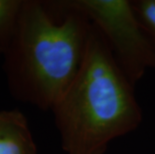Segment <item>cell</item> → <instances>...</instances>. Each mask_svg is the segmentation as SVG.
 Segmentation results:
<instances>
[{"label":"cell","mask_w":155,"mask_h":154,"mask_svg":"<svg viewBox=\"0 0 155 154\" xmlns=\"http://www.w3.org/2000/svg\"><path fill=\"white\" fill-rule=\"evenodd\" d=\"M92 23L60 0H23L17 29L4 54V71L15 99L52 108L76 77Z\"/></svg>","instance_id":"6da1fadb"},{"label":"cell","mask_w":155,"mask_h":154,"mask_svg":"<svg viewBox=\"0 0 155 154\" xmlns=\"http://www.w3.org/2000/svg\"><path fill=\"white\" fill-rule=\"evenodd\" d=\"M51 111L66 154H105L142 122L134 85L93 24L80 69Z\"/></svg>","instance_id":"7a4b0ae2"},{"label":"cell","mask_w":155,"mask_h":154,"mask_svg":"<svg viewBox=\"0 0 155 154\" xmlns=\"http://www.w3.org/2000/svg\"><path fill=\"white\" fill-rule=\"evenodd\" d=\"M86 15L104 37L115 61L133 85L155 68V49L131 0H60Z\"/></svg>","instance_id":"3957f363"},{"label":"cell","mask_w":155,"mask_h":154,"mask_svg":"<svg viewBox=\"0 0 155 154\" xmlns=\"http://www.w3.org/2000/svg\"><path fill=\"white\" fill-rule=\"evenodd\" d=\"M0 154H37L28 120L18 109L0 111Z\"/></svg>","instance_id":"277c9868"},{"label":"cell","mask_w":155,"mask_h":154,"mask_svg":"<svg viewBox=\"0 0 155 154\" xmlns=\"http://www.w3.org/2000/svg\"><path fill=\"white\" fill-rule=\"evenodd\" d=\"M23 0H0V53L10 46L17 29Z\"/></svg>","instance_id":"5b68a950"},{"label":"cell","mask_w":155,"mask_h":154,"mask_svg":"<svg viewBox=\"0 0 155 154\" xmlns=\"http://www.w3.org/2000/svg\"><path fill=\"white\" fill-rule=\"evenodd\" d=\"M134 10L155 49V0H131Z\"/></svg>","instance_id":"8992f818"}]
</instances>
